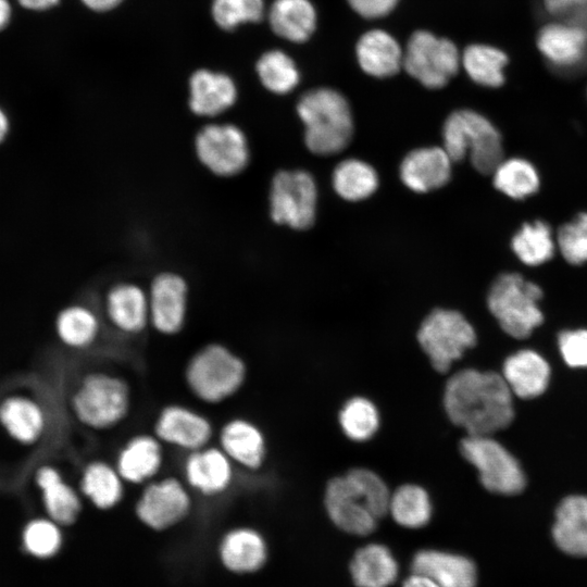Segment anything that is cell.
<instances>
[{
	"label": "cell",
	"instance_id": "1",
	"mask_svg": "<svg viewBox=\"0 0 587 587\" xmlns=\"http://www.w3.org/2000/svg\"><path fill=\"white\" fill-rule=\"evenodd\" d=\"M512 392L501 374L463 369L451 375L442 392L450 422L466 435H492L514 419Z\"/></svg>",
	"mask_w": 587,
	"mask_h": 587
},
{
	"label": "cell",
	"instance_id": "2",
	"mask_svg": "<svg viewBox=\"0 0 587 587\" xmlns=\"http://www.w3.org/2000/svg\"><path fill=\"white\" fill-rule=\"evenodd\" d=\"M245 360L228 346L213 341L195 351L184 369V382L198 401L216 405L235 397L246 384Z\"/></svg>",
	"mask_w": 587,
	"mask_h": 587
},
{
	"label": "cell",
	"instance_id": "3",
	"mask_svg": "<svg viewBox=\"0 0 587 587\" xmlns=\"http://www.w3.org/2000/svg\"><path fill=\"white\" fill-rule=\"evenodd\" d=\"M132 401V389L124 377L105 371H92L78 382L70 398V408L84 427L108 432L127 420Z\"/></svg>",
	"mask_w": 587,
	"mask_h": 587
},
{
	"label": "cell",
	"instance_id": "4",
	"mask_svg": "<svg viewBox=\"0 0 587 587\" xmlns=\"http://www.w3.org/2000/svg\"><path fill=\"white\" fill-rule=\"evenodd\" d=\"M304 124V141L316 154H333L349 143L353 122L346 98L332 88H316L305 92L297 104Z\"/></svg>",
	"mask_w": 587,
	"mask_h": 587
},
{
	"label": "cell",
	"instance_id": "5",
	"mask_svg": "<svg viewBox=\"0 0 587 587\" xmlns=\"http://www.w3.org/2000/svg\"><path fill=\"white\" fill-rule=\"evenodd\" d=\"M444 149L451 160L460 161L466 154L473 167L482 174H491L503 160L501 135L495 125L478 112H452L442 128Z\"/></svg>",
	"mask_w": 587,
	"mask_h": 587
},
{
	"label": "cell",
	"instance_id": "6",
	"mask_svg": "<svg viewBox=\"0 0 587 587\" xmlns=\"http://www.w3.org/2000/svg\"><path fill=\"white\" fill-rule=\"evenodd\" d=\"M541 288L519 273L500 274L491 284L487 305L500 327L511 337L523 339L544 321L539 301Z\"/></svg>",
	"mask_w": 587,
	"mask_h": 587
},
{
	"label": "cell",
	"instance_id": "7",
	"mask_svg": "<svg viewBox=\"0 0 587 587\" xmlns=\"http://www.w3.org/2000/svg\"><path fill=\"white\" fill-rule=\"evenodd\" d=\"M416 339L432 367L442 374L476 345L477 337L463 314L436 309L421 323Z\"/></svg>",
	"mask_w": 587,
	"mask_h": 587
},
{
	"label": "cell",
	"instance_id": "8",
	"mask_svg": "<svg viewBox=\"0 0 587 587\" xmlns=\"http://www.w3.org/2000/svg\"><path fill=\"white\" fill-rule=\"evenodd\" d=\"M193 151L198 162L221 178L238 176L248 167L251 159L246 133L228 122L202 125L193 138Z\"/></svg>",
	"mask_w": 587,
	"mask_h": 587
},
{
	"label": "cell",
	"instance_id": "9",
	"mask_svg": "<svg viewBox=\"0 0 587 587\" xmlns=\"http://www.w3.org/2000/svg\"><path fill=\"white\" fill-rule=\"evenodd\" d=\"M461 455L473 465L480 484L494 494L516 495L526 478L520 462L490 435H466L459 442Z\"/></svg>",
	"mask_w": 587,
	"mask_h": 587
},
{
	"label": "cell",
	"instance_id": "10",
	"mask_svg": "<svg viewBox=\"0 0 587 587\" xmlns=\"http://www.w3.org/2000/svg\"><path fill=\"white\" fill-rule=\"evenodd\" d=\"M316 199V185L310 173L302 170L278 171L270 186V216L279 225L309 228L315 218Z\"/></svg>",
	"mask_w": 587,
	"mask_h": 587
},
{
	"label": "cell",
	"instance_id": "11",
	"mask_svg": "<svg viewBox=\"0 0 587 587\" xmlns=\"http://www.w3.org/2000/svg\"><path fill=\"white\" fill-rule=\"evenodd\" d=\"M461 55L455 45L426 30L410 37L403 53L405 71L423 86L442 88L458 73Z\"/></svg>",
	"mask_w": 587,
	"mask_h": 587
},
{
	"label": "cell",
	"instance_id": "12",
	"mask_svg": "<svg viewBox=\"0 0 587 587\" xmlns=\"http://www.w3.org/2000/svg\"><path fill=\"white\" fill-rule=\"evenodd\" d=\"M191 507L192 497L184 479L167 475L142 486L135 514L147 527L164 530L186 519Z\"/></svg>",
	"mask_w": 587,
	"mask_h": 587
},
{
	"label": "cell",
	"instance_id": "13",
	"mask_svg": "<svg viewBox=\"0 0 587 587\" xmlns=\"http://www.w3.org/2000/svg\"><path fill=\"white\" fill-rule=\"evenodd\" d=\"M150 326L160 335L176 336L185 327L189 310V285L173 270L153 275L148 288Z\"/></svg>",
	"mask_w": 587,
	"mask_h": 587
},
{
	"label": "cell",
	"instance_id": "14",
	"mask_svg": "<svg viewBox=\"0 0 587 587\" xmlns=\"http://www.w3.org/2000/svg\"><path fill=\"white\" fill-rule=\"evenodd\" d=\"M152 433L164 446L188 453L211 445L214 427L203 413L186 404L168 403L159 410Z\"/></svg>",
	"mask_w": 587,
	"mask_h": 587
},
{
	"label": "cell",
	"instance_id": "15",
	"mask_svg": "<svg viewBox=\"0 0 587 587\" xmlns=\"http://www.w3.org/2000/svg\"><path fill=\"white\" fill-rule=\"evenodd\" d=\"M324 505L329 520L348 534L366 536L376 528L378 519L371 512L364 494L348 473L327 482Z\"/></svg>",
	"mask_w": 587,
	"mask_h": 587
},
{
	"label": "cell",
	"instance_id": "16",
	"mask_svg": "<svg viewBox=\"0 0 587 587\" xmlns=\"http://www.w3.org/2000/svg\"><path fill=\"white\" fill-rule=\"evenodd\" d=\"M107 322L118 333L138 336L150 326L147 288L133 280H120L108 287L102 298Z\"/></svg>",
	"mask_w": 587,
	"mask_h": 587
},
{
	"label": "cell",
	"instance_id": "17",
	"mask_svg": "<svg viewBox=\"0 0 587 587\" xmlns=\"http://www.w3.org/2000/svg\"><path fill=\"white\" fill-rule=\"evenodd\" d=\"M183 479L190 490L204 497H217L233 486L235 464L217 445L211 444L187 453Z\"/></svg>",
	"mask_w": 587,
	"mask_h": 587
},
{
	"label": "cell",
	"instance_id": "18",
	"mask_svg": "<svg viewBox=\"0 0 587 587\" xmlns=\"http://www.w3.org/2000/svg\"><path fill=\"white\" fill-rule=\"evenodd\" d=\"M164 460V445L154 434L139 433L121 446L114 465L126 484L143 486L159 476Z\"/></svg>",
	"mask_w": 587,
	"mask_h": 587
},
{
	"label": "cell",
	"instance_id": "19",
	"mask_svg": "<svg viewBox=\"0 0 587 587\" xmlns=\"http://www.w3.org/2000/svg\"><path fill=\"white\" fill-rule=\"evenodd\" d=\"M217 446L235 465L250 472L263 467L267 457V442L262 429L249 419L235 416L218 429Z\"/></svg>",
	"mask_w": 587,
	"mask_h": 587
},
{
	"label": "cell",
	"instance_id": "20",
	"mask_svg": "<svg viewBox=\"0 0 587 587\" xmlns=\"http://www.w3.org/2000/svg\"><path fill=\"white\" fill-rule=\"evenodd\" d=\"M237 99V86L227 74L202 68L189 78L188 107L199 117L215 118L234 107Z\"/></svg>",
	"mask_w": 587,
	"mask_h": 587
},
{
	"label": "cell",
	"instance_id": "21",
	"mask_svg": "<svg viewBox=\"0 0 587 587\" xmlns=\"http://www.w3.org/2000/svg\"><path fill=\"white\" fill-rule=\"evenodd\" d=\"M412 571L426 575L440 587H476L477 569L474 561L463 554L423 549L413 557Z\"/></svg>",
	"mask_w": 587,
	"mask_h": 587
},
{
	"label": "cell",
	"instance_id": "22",
	"mask_svg": "<svg viewBox=\"0 0 587 587\" xmlns=\"http://www.w3.org/2000/svg\"><path fill=\"white\" fill-rule=\"evenodd\" d=\"M452 162L444 148H420L403 159L400 177L411 190L426 192L448 183Z\"/></svg>",
	"mask_w": 587,
	"mask_h": 587
},
{
	"label": "cell",
	"instance_id": "23",
	"mask_svg": "<svg viewBox=\"0 0 587 587\" xmlns=\"http://www.w3.org/2000/svg\"><path fill=\"white\" fill-rule=\"evenodd\" d=\"M41 490L45 509L59 525H72L82 512L80 492L67 483L61 472L52 465H41L35 475Z\"/></svg>",
	"mask_w": 587,
	"mask_h": 587
},
{
	"label": "cell",
	"instance_id": "24",
	"mask_svg": "<svg viewBox=\"0 0 587 587\" xmlns=\"http://www.w3.org/2000/svg\"><path fill=\"white\" fill-rule=\"evenodd\" d=\"M552 538L563 553L587 558L586 496H569L560 502L555 510Z\"/></svg>",
	"mask_w": 587,
	"mask_h": 587
},
{
	"label": "cell",
	"instance_id": "25",
	"mask_svg": "<svg viewBox=\"0 0 587 587\" xmlns=\"http://www.w3.org/2000/svg\"><path fill=\"white\" fill-rule=\"evenodd\" d=\"M502 377L511 392L523 399L544 394L550 379L548 362L529 349L509 355L502 366Z\"/></svg>",
	"mask_w": 587,
	"mask_h": 587
},
{
	"label": "cell",
	"instance_id": "26",
	"mask_svg": "<svg viewBox=\"0 0 587 587\" xmlns=\"http://www.w3.org/2000/svg\"><path fill=\"white\" fill-rule=\"evenodd\" d=\"M0 425L22 445H34L42 437L47 419L42 407L34 399L12 395L0 402Z\"/></svg>",
	"mask_w": 587,
	"mask_h": 587
},
{
	"label": "cell",
	"instance_id": "27",
	"mask_svg": "<svg viewBox=\"0 0 587 587\" xmlns=\"http://www.w3.org/2000/svg\"><path fill=\"white\" fill-rule=\"evenodd\" d=\"M125 482L114 463L102 459L89 461L79 476V492L99 510L117 507L125 495Z\"/></svg>",
	"mask_w": 587,
	"mask_h": 587
},
{
	"label": "cell",
	"instance_id": "28",
	"mask_svg": "<svg viewBox=\"0 0 587 587\" xmlns=\"http://www.w3.org/2000/svg\"><path fill=\"white\" fill-rule=\"evenodd\" d=\"M360 67L374 77H388L403 65V52L398 41L387 32L373 29L363 34L355 47Z\"/></svg>",
	"mask_w": 587,
	"mask_h": 587
},
{
	"label": "cell",
	"instance_id": "29",
	"mask_svg": "<svg viewBox=\"0 0 587 587\" xmlns=\"http://www.w3.org/2000/svg\"><path fill=\"white\" fill-rule=\"evenodd\" d=\"M536 45L540 53L558 66L578 63L587 47V32L576 25L546 24L538 32Z\"/></svg>",
	"mask_w": 587,
	"mask_h": 587
},
{
	"label": "cell",
	"instance_id": "30",
	"mask_svg": "<svg viewBox=\"0 0 587 587\" xmlns=\"http://www.w3.org/2000/svg\"><path fill=\"white\" fill-rule=\"evenodd\" d=\"M55 334L67 348L85 350L92 347L102 332L97 311L85 303L64 307L54 321Z\"/></svg>",
	"mask_w": 587,
	"mask_h": 587
},
{
	"label": "cell",
	"instance_id": "31",
	"mask_svg": "<svg viewBox=\"0 0 587 587\" xmlns=\"http://www.w3.org/2000/svg\"><path fill=\"white\" fill-rule=\"evenodd\" d=\"M224 565L236 573H250L265 563L267 548L262 535L250 527H237L225 534L221 542Z\"/></svg>",
	"mask_w": 587,
	"mask_h": 587
},
{
	"label": "cell",
	"instance_id": "32",
	"mask_svg": "<svg viewBox=\"0 0 587 587\" xmlns=\"http://www.w3.org/2000/svg\"><path fill=\"white\" fill-rule=\"evenodd\" d=\"M357 587H389L399 574V565L388 547L369 544L357 550L350 563Z\"/></svg>",
	"mask_w": 587,
	"mask_h": 587
},
{
	"label": "cell",
	"instance_id": "33",
	"mask_svg": "<svg viewBox=\"0 0 587 587\" xmlns=\"http://www.w3.org/2000/svg\"><path fill=\"white\" fill-rule=\"evenodd\" d=\"M273 32L294 42L310 38L316 26V12L309 0H275L268 11Z\"/></svg>",
	"mask_w": 587,
	"mask_h": 587
},
{
	"label": "cell",
	"instance_id": "34",
	"mask_svg": "<svg viewBox=\"0 0 587 587\" xmlns=\"http://www.w3.org/2000/svg\"><path fill=\"white\" fill-rule=\"evenodd\" d=\"M511 249L524 265L538 266L554 255L555 235L545 221L526 222L513 235Z\"/></svg>",
	"mask_w": 587,
	"mask_h": 587
},
{
	"label": "cell",
	"instance_id": "35",
	"mask_svg": "<svg viewBox=\"0 0 587 587\" xmlns=\"http://www.w3.org/2000/svg\"><path fill=\"white\" fill-rule=\"evenodd\" d=\"M509 58L499 48L473 43L461 55V64L470 78L484 87L498 88L504 84V67Z\"/></svg>",
	"mask_w": 587,
	"mask_h": 587
},
{
	"label": "cell",
	"instance_id": "36",
	"mask_svg": "<svg viewBox=\"0 0 587 587\" xmlns=\"http://www.w3.org/2000/svg\"><path fill=\"white\" fill-rule=\"evenodd\" d=\"M388 513L402 527L416 529L428 524L433 503L425 488L404 484L391 492Z\"/></svg>",
	"mask_w": 587,
	"mask_h": 587
},
{
	"label": "cell",
	"instance_id": "37",
	"mask_svg": "<svg viewBox=\"0 0 587 587\" xmlns=\"http://www.w3.org/2000/svg\"><path fill=\"white\" fill-rule=\"evenodd\" d=\"M491 174L495 187L515 200H524L535 195L540 187L536 166L520 157L503 159Z\"/></svg>",
	"mask_w": 587,
	"mask_h": 587
},
{
	"label": "cell",
	"instance_id": "38",
	"mask_svg": "<svg viewBox=\"0 0 587 587\" xmlns=\"http://www.w3.org/2000/svg\"><path fill=\"white\" fill-rule=\"evenodd\" d=\"M338 423L347 438L355 442H364L378 432L380 415L372 400L355 396L342 404L338 413Z\"/></svg>",
	"mask_w": 587,
	"mask_h": 587
},
{
	"label": "cell",
	"instance_id": "39",
	"mask_svg": "<svg viewBox=\"0 0 587 587\" xmlns=\"http://www.w3.org/2000/svg\"><path fill=\"white\" fill-rule=\"evenodd\" d=\"M336 192L349 201H359L370 197L378 186V176L367 163L349 159L340 162L333 174Z\"/></svg>",
	"mask_w": 587,
	"mask_h": 587
},
{
	"label": "cell",
	"instance_id": "40",
	"mask_svg": "<svg viewBox=\"0 0 587 587\" xmlns=\"http://www.w3.org/2000/svg\"><path fill=\"white\" fill-rule=\"evenodd\" d=\"M257 73L262 85L277 95L290 92L300 79L295 62L280 50L263 53L257 62Z\"/></svg>",
	"mask_w": 587,
	"mask_h": 587
},
{
	"label": "cell",
	"instance_id": "41",
	"mask_svg": "<svg viewBox=\"0 0 587 587\" xmlns=\"http://www.w3.org/2000/svg\"><path fill=\"white\" fill-rule=\"evenodd\" d=\"M557 249L571 265L587 263V212L576 214L555 233Z\"/></svg>",
	"mask_w": 587,
	"mask_h": 587
},
{
	"label": "cell",
	"instance_id": "42",
	"mask_svg": "<svg viewBox=\"0 0 587 587\" xmlns=\"http://www.w3.org/2000/svg\"><path fill=\"white\" fill-rule=\"evenodd\" d=\"M212 16L223 29L232 30L240 24L259 22L263 17V0H213Z\"/></svg>",
	"mask_w": 587,
	"mask_h": 587
},
{
	"label": "cell",
	"instance_id": "43",
	"mask_svg": "<svg viewBox=\"0 0 587 587\" xmlns=\"http://www.w3.org/2000/svg\"><path fill=\"white\" fill-rule=\"evenodd\" d=\"M60 526L50 517L30 521L23 532L26 550L39 558L54 555L62 544Z\"/></svg>",
	"mask_w": 587,
	"mask_h": 587
},
{
	"label": "cell",
	"instance_id": "44",
	"mask_svg": "<svg viewBox=\"0 0 587 587\" xmlns=\"http://www.w3.org/2000/svg\"><path fill=\"white\" fill-rule=\"evenodd\" d=\"M361 488L369 509L380 519L388 513L391 491L385 480L374 471L365 467H353L347 472Z\"/></svg>",
	"mask_w": 587,
	"mask_h": 587
},
{
	"label": "cell",
	"instance_id": "45",
	"mask_svg": "<svg viewBox=\"0 0 587 587\" xmlns=\"http://www.w3.org/2000/svg\"><path fill=\"white\" fill-rule=\"evenodd\" d=\"M558 345L571 367H587V329H567L559 334Z\"/></svg>",
	"mask_w": 587,
	"mask_h": 587
},
{
	"label": "cell",
	"instance_id": "46",
	"mask_svg": "<svg viewBox=\"0 0 587 587\" xmlns=\"http://www.w3.org/2000/svg\"><path fill=\"white\" fill-rule=\"evenodd\" d=\"M399 0H348L350 7L361 16L378 18L387 15Z\"/></svg>",
	"mask_w": 587,
	"mask_h": 587
},
{
	"label": "cell",
	"instance_id": "47",
	"mask_svg": "<svg viewBox=\"0 0 587 587\" xmlns=\"http://www.w3.org/2000/svg\"><path fill=\"white\" fill-rule=\"evenodd\" d=\"M402 587H440L436 582L426 575L413 572L402 583Z\"/></svg>",
	"mask_w": 587,
	"mask_h": 587
},
{
	"label": "cell",
	"instance_id": "48",
	"mask_svg": "<svg viewBox=\"0 0 587 587\" xmlns=\"http://www.w3.org/2000/svg\"><path fill=\"white\" fill-rule=\"evenodd\" d=\"M87 8L93 11H109L118 5L123 0H80Z\"/></svg>",
	"mask_w": 587,
	"mask_h": 587
},
{
	"label": "cell",
	"instance_id": "49",
	"mask_svg": "<svg viewBox=\"0 0 587 587\" xmlns=\"http://www.w3.org/2000/svg\"><path fill=\"white\" fill-rule=\"evenodd\" d=\"M60 0H18L28 10L42 11L54 7Z\"/></svg>",
	"mask_w": 587,
	"mask_h": 587
},
{
	"label": "cell",
	"instance_id": "50",
	"mask_svg": "<svg viewBox=\"0 0 587 587\" xmlns=\"http://www.w3.org/2000/svg\"><path fill=\"white\" fill-rule=\"evenodd\" d=\"M11 5L8 0H0V30H2L10 22Z\"/></svg>",
	"mask_w": 587,
	"mask_h": 587
},
{
	"label": "cell",
	"instance_id": "51",
	"mask_svg": "<svg viewBox=\"0 0 587 587\" xmlns=\"http://www.w3.org/2000/svg\"><path fill=\"white\" fill-rule=\"evenodd\" d=\"M10 130V121L4 112V110L0 107V143L4 141Z\"/></svg>",
	"mask_w": 587,
	"mask_h": 587
},
{
	"label": "cell",
	"instance_id": "52",
	"mask_svg": "<svg viewBox=\"0 0 587 587\" xmlns=\"http://www.w3.org/2000/svg\"><path fill=\"white\" fill-rule=\"evenodd\" d=\"M560 3L563 5V8L565 10L574 7V5H577V4H583L585 2H587V0H559Z\"/></svg>",
	"mask_w": 587,
	"mask_h": 587
}]
</instances>
